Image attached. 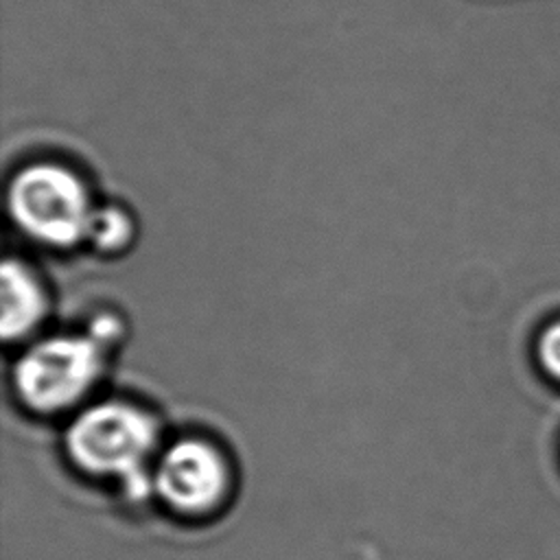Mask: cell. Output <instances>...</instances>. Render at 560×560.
Listing matches in <instances>:
<instances>
[{
  "mask_svg": "<svg viewBox=\"0 0 560 560\" xmlns=\"http://www.w3.org/2000/svg\"><path fill=\"white\" fill-rule=\"evenodd\" d=\"M155 442V420L140 407L120 400L88 407L66 433L68 457L79 470L120 479L136 488L147 481V462Z\"/></svg>",
  "mask_w": 560,
  "mask_h": 560,
  "instance_id": "6da1fadb",
  "label": "cell"
},
{
  "mask_svg": "<svg viewBox=\"0 0 560 560\" xmlns=\"http://www.w3.org/2000/svg\"><path fill=\"white\" fill-rule=\"evenodd\" d=\"M107 337L55 335L33 343L15 363L20 400L37 413H61L79 405L105 368Z\"/></svg>",
  "mask_w": 560,
  "mask_h": 560,
  "instance_id": "7a4b0ae2",
  "label": "cell"
},
{
  "mask_svg": "<svg viewBox=\"0 0 560 560\" xmlns=\"http://www.w3.org/2000/svg\"><path fill=\"white\" fill-rule=\"evenodd\" d=\"M9 212L31 238L68 247L85 241L96 210L83 179L57 162L22 166L9 184Z\"/></svg>",
  "mask_w": 560,
  "mask_h": 560,
  "instance_id": "3957f363",
  "label": "cell"
},
{
  "mask_svg": "<svg viewBox=\"0 0 560 560\" xmlns=\"http://www.w3.org/2000/svg\"><path fill=\"white\" fill-rule=\"evenodd\" d=\"M153 486L173 512L206 516L219 510L230 494V464L212 442L182 438L162 451Z\"/></svg>",
  "mask_w": 560,
  "mask_h": 560,
  "instance_id": "277c9868",
  "label": "cell"
},
{
  "mask_svg": "<svg viewBox=\"0 0 560 560\" xmlns=\"http://www.w3.org/2000/svg\"><path fill=\"white\" fill-rule=\"evenodd\" d=\"M48 311V298L33 273L22 260H7L2 265V337L18 341L31 335Z\"/></svg>",
  "mask_w": 560,
  "mask_h": 560,
  "instance_id": "5b68a950",
  "label": "cell"
},
{
  "mask_svg": "<svg viewBox=\"0 0 560 560\" xmlns=\"http://www.w3.org/2000/svg\"><path fill=\"white\" fill-rule=\"evenodd\" d=\"M131 219L120 208L107 206L94 210L85 243H92L98 252L112 254L122 249L131 241Z\"/></svg>",
  "mask_w": 560,
  "mask_h": 560,
  "instance_id": "8992f818",
  "label": "cell"
},
{
  "mask_svg": "<svg viewBox=\"0 0 560 560\" xmlns=\"http://www.w3.org/2000/svg\"><path fill=\"white\" fill-rule=\"evenodd\" d=\"M536 352L542 370L556 381H560V319L542 328L536 343Z\"/></svg>",
  "mask_w": 560,
  "mask_h": 560,
  "instance_id": "52a82bcc",
  "label": "cell"
}]
</instances>
